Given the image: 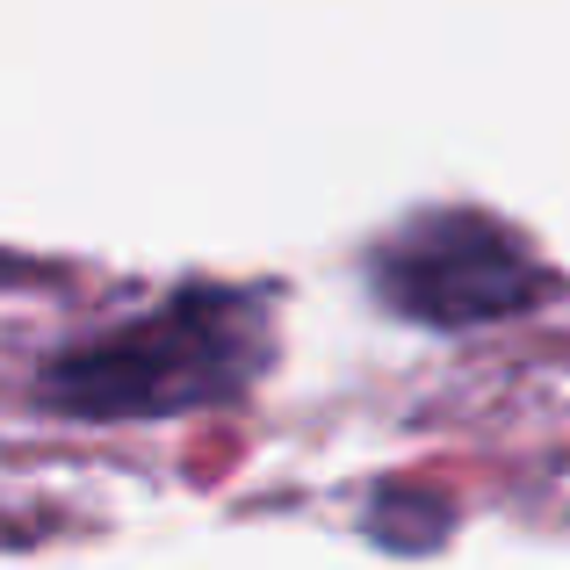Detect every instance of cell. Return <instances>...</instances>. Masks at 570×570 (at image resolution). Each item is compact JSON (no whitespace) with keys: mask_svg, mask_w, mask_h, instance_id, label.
Listing matches in <instances>:
<instances>
[{"mask_svg":"<svg viewBox=\"0 0 570 570\" xmlns=\"http://www.w3.org/2000/svg\"><path fill=\"white\" fill-rule=\"evenodd\" d=\"M376 296L397 318L433 333H470L491 318H520L549 296V275L505 224L484 209H433L376 246Z\"/></svg>","mask_w":570,"mask_h":570,"instance_id":"2","label":"cell"},{"mask_svg":"<svg viewBox=\"0 0 570 570\" xmlns=\"http://www.w3.org/2000/svg\"><path fill=\"white\" fill-rule=\"evenodd\" d=\"M275 362V318L253 289H181L159 311L58 354L43 368V404L72 419H167L232 404Z\"/></svg>","mask_w":570,"mask_h":570,"instance_id":"1","label":"cell"}]
</instances>
